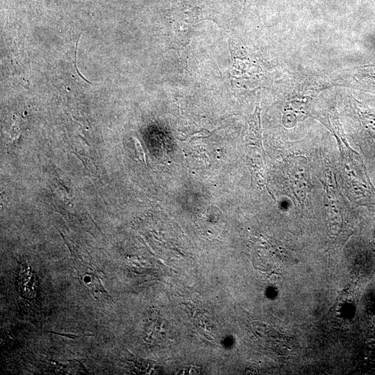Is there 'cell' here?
I'll list each match as a JSON object with an SVG mask.
<instances>
[{"label": "cell", "mask_w": 375, "mask_h": 375, "mask_svg": "<svg viewBox=\"0 0 375 375\" xmlns=\"http://www.w3.org/2000/svg\"><path fill=\"white\" fill-rule=\"evenodd\" d=\"M349 101L362 128L375 140V109L362 105L352 96L349 97Z\"/></svg>", "instance_id": "6da1fadb"}, {"label": "cell", "mask_w": 375, "mask_h": 375, "mask_svg": "<svg viewBox=\"0 0 375 375\" xmlns=\"http://www.w3.org/2000/svg\"><path fill=\"white\" fill-rule=\"evenodd\" d=\"M50 333H54V334H56V335H60V336H63V337H66V338H71V339H74V338H80V337H83V336H92V334H90V335H74V334H67V333H56V332H53V331H50Z\"/></svg>", "instance_id": "5b68a950"}, {"label": "cell", "mask_w": 375, "mask_h": 375, "mask_svg": "<svg viewBox=\"0 0 375 375\" xmlns=\"http://www.w3.org/2000/svg\"><path fill=\"white\" fill-rule=\"evenodd\" d=\"M349 76L358 85L375 88V63L355 67Z\"/></svg>", "instance_id": "3957f363"}, {"label": "cell", "mask_w": 375, "mask_h": 375, "mask_svg": "<svg viewBox=\"0 0 375 375\" xmlns=\"http://www.w3.org/2000/svg\"><path fill=\"white\" fill-rule=\"evenodd\" d=\"M374 1H375V0H374Z\"/></svg>", "instance_id": "52a82bcc"}, {"label": "cell", "mask_w": 375, "mask_h": 375, "mask_svg": "<svg viewBox=\"0 0 375 375\" xmlns=\"http://www.w3.org/2000/svg\"><path fill=\"white\" fill-rule=\"evenodd\" d=\"M134 140H135V151H136L137 156L143 162H145L144 153L142 147L138 140L136 139H134Z\"/></svg>", "instance_id": "277c9868"}, {"label": "cell", "mask_w": 375, "mask_h": 375, "mask_svg": "<svg viewBox=\"0 0 375 375\" xmlns=\"http://www.w3.org/2000/svg\"><path fill=\"white\" fill-rule=\"evenodd\" d=\"M243 1L244 2V1H245V0H243Z\"/></svg>", "instance_id": "8992f818"}, {"label": "cell", "mask_w": 375, "mask_h": 375, "mask_svg": "<svg viewBox=\"0 0 375 375\" xmlns=\"http://www.w3.org/2000/svg\"><path fill=\"white\" fill-rule=\"evenodd\" d=\"M248 124L249 129L247 136V144L262 149L260 108L258 106L256 107L254 112L249 117Z\"/></svg>", "instance_id": "7a4b0ae2"}]
</instances>
